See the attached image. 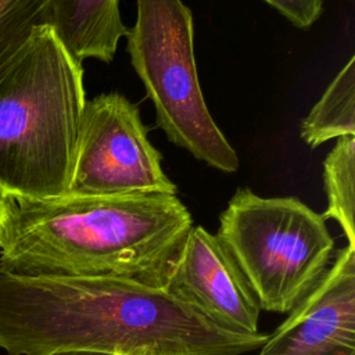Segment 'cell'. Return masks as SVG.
<instances>
[{
  "label": "cell",
  "instance_id": "1",
  "mask_svg": "<svg viewBox=\"0 0 355 355\" xmlns=\"http://www.w3.org/2000/svg\"><path fill=\"white\" fill-rule=\"evenodd\" d=\"M266 338L220 329L164 288L139 282L0 268V349L7 355H243Z\"/></svg>",
  "mask_w": 355,
  "mask_h": 355
},
{
  "label": "cell",
  "instance_id": "2",
  "mask_svg": "<svg viewBox=\"0 0 355 355\" xmlns=\"http://www.w3.org/2000/svg\"><path fill=\"white\" fill-rule=\"evenodd\" d=\"M191 227L190 211L172 194L12 198L0 226V268L162 288Z\"/></svg>",
  "mask_w": 355,
  "mask_h": 355
},
{
  "label": "cell",
  "instance_id": "3",
  "mask_svg": "<svg viewBox=\"0 0 355 355\" xmlns=\"http://www.w3.org/2000/svg\"><path fill=\"white\" fill-rule=\"evenodd\" d=\"M85 104L82 62L36 25L0 64V187L11 198L69 191Z\"/></svg>",
  "mask_w": 355,
  "mask_h": 355
},
{
  "label": "cell",
  "instance_id": "4",
  "mask_svg": "<svg viewBox=\"0 0 355 355\" xmlns=\"http://www.w3.org/2000/svg\"><path fill=\"white\" fill-rule=\"evenodd\" d=\"M218 239L247 279L261 311L290 313L327 272L334 239L326 219L295 197H261L248 187L219 216Z\"/></svg>",
  "mask_w": 355,
  "mask_h": 355
},
{
  "label": "cell",
  "instance_id": "5",
  "mask_svg": "<svg viewBox=\"0 0 355 355\" xmlns=\"http://www.w3.org/2000/svg\"><path fill=\"white\" fill-rule=\"evenodd\" d=\"M126 50L155 111L157 126L175 146L225 173L239 157L202 96L194 57L193 14L182 0H137Z\"/></svg>",
  "mask_w": 355,
  "mask_h": 355
},
{
  "label": "cell",
  "instance_id": "6",
  "mask_svg": "<svg viewBox=\"0 0 355 355\" xmlns=\"http://www.w3.org/2000/svg\"><path fill=\"white\" fill-rule=\"evenodd\" d=\"M137 105L119 93L98 94L83 108L68 193L176 196Z\"/></svg>",
  "mask_w": 355,
  "mask_h": 355
},
{
  "label": "cell",
  "instance_id": "7",
  "mask_svg": "<svg viewBox=\"0 0 355 355\" xmlns=\"http://www.w3.org/2000/svg\"><path fill=\"white\" fill-rule=\"evenodd\" d=\"M162 288L220 329L261 334V308L247 279L218 236L202 226L187 233Z\"/></svg>",
  "mask_w": 355,
  "mask_h": 355
},
{
  "label": "cell",
  "instance_id": "8",
  "mask_svg": "<svg viewBox=\"0 0 355 355\" xmlns=\"http://www.w3.org/2000/svg\"><path fill=\"white\" fill-rule=\"evenodd\" d=\"M287 315L258 355H355V248H340Z\"/></svg>",
  "mask_w": 355,
  "mask_h": 355
},
{
  "label": "cell",
  "instance_id": "9",
  "mask_svg": "<svg viewBox=\"0 0 355 355\" xmlns=\"http://www.w3.org/2000/svg\"><path fill=\"white\" fill-rule=\"evenodd\" d=\"M43 24L79 62L96 58L110 64L119 39L128 35L119 0H50Z\"/></svg>",
  "mask_w": 355,
  "mask_h": 355
},
{
  "label": "cell",
  "instance_id": "10",
  "mask_svg": "<svg viewBox=\"0 0 355 355\" xmlns=\"http://www.w3.org/2000/svg\"><path fill=\"white\" fill-rule=\"evenodd\" d=\"M300 135L315 148L331 139L355 136V57L337 72L320 98L302 119Z\"/></svg>",
  "mask_w": 355,
  "mask_h": 355
},
{
  "label": "cell",
  "instance_id": "11",
  "mask_svg": "<svg viewBox=\"0 0 355 355\" xmlns=\"http://www.w3.org/2000/svg\"><path fill=\"white\" fill-rule=\"evenodd\" d=\"M327 208L324 219H334L344 232L347 245L355 248V136L336 139L323 161Z\"/></svg>",
  "mask_w": 355,
  "mask_h": 355
},
{
  "label": "cell",
  "instance_id": "12",
  "mask_svg": "<svg viewBox=\"0 0 355 355\" xmlns=\"http://www.w3.org/2000/svg\"><path fill=\"white\" fill-rule=\"evenodd\" d=\"M50 0H0V64L26 40L43 17Z\"/></svg>",
  "mask_w": 355,
  "mask_h": 355
},
{
  "label": "cell",
  "instance_id": "13",
  "mask_svg": "<svg viewBox=\"0 0 355 355\" xmlns=\"http://www.w3.org/2000/svg\"><path fill=\"white\" fill-rule=\"evenodd\" d=\"M277 10L294 26L306 29L323 12V0H263Z\"/></svg>",
  "mask_w": 355,
  "mask_h": 355
},
{
  "label": "cell",
  "instance_id": "14",
  "mask_svg": "<svg viewBox=\"0 0 355 355\" xmlns=\"http://www.w3.org/2000/svg\"><path fill=\"white\" fill-rule=\"evenodd\" d=\"M11 200L12 198L0 187V215H4L7 212Z\"/></svg>",
  "mask_w": 355,
  "mask_h": 355
},
{
  "label": "cell",
  "instance_id": "15",
  "mask_svg": "<svg viewBox=\"0 0 355 355\" xmlns=\"http://www.w3.org/2000/svg\"><path fill=\"white\" fill-rule=\"evenodd\" d=\"M51 355H103V354H89V352H61V354H51Z\"/></svg>",
  "mask_w": 355,
  "mask_h": 355
},
{
  "label": "cell",
  "instance_id": "16",
  "mask_svg": "<svg viewBox=\"0 0 355 355\" xmlns=\"http://www.w3.org/2000/svg\"><path fill=\"white\" fill-rule=\"evenodd\" d=\"M7 214V212H6ZM6 214L4 215H0V226H1V222H3V219H4V216H6Z\"/></svg>",
  "mask_w": 355,
  "mask_h": 355
}]
</instances>
